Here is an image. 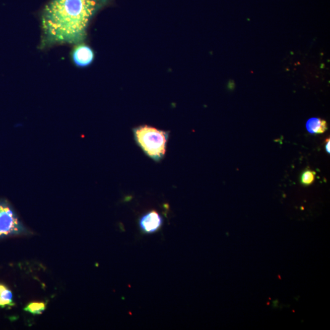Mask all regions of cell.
Instances as JSON below:
<instances>
[{
	"mask_svg": "<svg viewBox=\"0 0 330 330\" xmlns=\"http://www.w3.org/2000/svg\"><path fill=\"white\" fill-rule=\"evenodd\" d=\"M27 233L14 208L6 200H0V238Z\"/></svg>",
	"mask_w": 330,
	"mask_h": 330,
	"instance_id": "obj_3",
	"label": "cell"
},
{
	"mask_svg": "<svg viewBox=\"0 0 330 330\" xmlns=\"http://www.w3.org/2000/svg\"><path fill=\"white\" fill-rule=\"evenodd\" d=\"M46 309V304L44 302H32L28 304L25 311L33 314H41Z\"/></svg>",
	"mask_w": 330,
	"mask_h": 330,
	"instance_id": "obj_7",
	"label": "cell"
},
{
	"mask_svg": "<svg viewBox=\"0 0 330 330\" xmlns=\"http://www.w3.org/2000/svg\"><path fill=\"white\" fill-rule=\"evenodd\" d=\"M139 224L141 230L145 233H154L159 230L162 226L163 218L157 211L151 210L141 216Z\"/></svg>",
	"mask_w": 330,
	"mask_h": 330,
	"instance_id": "obj_5",
	"label": "cell"
},
{
	"mask_svg": "<svg viewBox=\"0 0 330 330\" xmlns=\"http://www.w3.org/2000/svg\"><path fill=\"white\" fill-rule=\"evenodd\" d=\"M71 57L76 66L83 67L90 65L93 62L94 54L90 47L83 43H79L76 44L72 50Z\"/></svg>",
	"mask_w": 330,
	"mask_h": 330,
	"instance_id": "obj_4",
	"label": "cell"
},
{
	"mask_svg": "<svg viewBox=\"0 0 330 330\" xmlns=\"http://www.w3.org/2000/svg\"><path fill=\"white\" fill-rule=\"evenodd\" d=\"M14 305V303H13V301L6 300L0 297V307L4 308L7 306H12Z\"/></svg>",
	"mask_w": 330,
	"mask_h": 330,
	"instance_id": "obj_10",
	"label": "cell"
},
{
	"mask_svg": "<svg viewBox=\"0 0 330 330\" xmlns=\"http://www.w3.org/2000/svg\"><path fill=\"white\" fill-rule=\"evenodd\" d=\"M7 287L6 286H4L3 284H0V294H1V293Z\"/></svg>",
	"mask_w": 330,
	"mask_h": 330,
	"instance_id": "obj_12",
	"label": "cell"
},
{
	"mask_svg": "<svg viewBox=\"0 0 330 330\" xmlns=\"http://www.w3.org/2000/svg\"><path fill=\"white\" fill-rule=\"evenodd\" d=\"M134 141L144 154L155 162L165 157L169 132L144 125L133 129Z\"/></svg>",
	"mask_w": 330,
	"mask_h": 330,
	"instance_id": "obj_2",
	"label": "cell"
},
{
	"mask_svg": "<svg viewBox=\"0 0 330 330\" xmlns=\"http://www.w3.org/2000/svg\"><path fill=\"white\" fill-rule=\"evenodd\" d=\"M306 129L311 133L321 134L328 129L326 121L320 118H311L306 123Z\"/></svg>",
	"mask_w": 330,
	"mask_h": 330,
	"instance_id": "obj_6",
	"label": "cell"
},
{
	"mask_svg": "<svg viewBox=\"0 0 330 330\" xmlns=\"http://www.w3.org/2000/svg\"><path fill=\"white\" fill-rule=\"evenodd\" d=\"M99 0H50L42 14V48L82 43Z\"/></svg>",
	"mask_w": 330,
	"mask_h": 330,
	"instance_id": "obj_1",
	"label": "cell"
},
{
	"mask_svg": "<svg viewBox=\"0 0 330 330\" xmlns=\"http://www.w3.org/2000/svg\"><path fill=\"white\" fill-rule=\"evenodd\" d=\"M0 297L6 300L12 301L13 295L12 292L6 288L0 294Z\"/></svg>",
	"mask_w": 330,
	"mask_h": 330,
	"instance_id": "obj_9",
	"label": "cell"
},
{
	"mask_svg": "<svg viewBox=\"0 0 330 330\" xmlns=\"http://www.w3.org/2000/svg\"><path fill=\"white\" fill-rule=\"evenodd\" d=\"M327 152L330 154V139H327V144L326 146Z\"/></svg>",
	"mask_w": 330,
	"mask_h": 330,
	"instance_id": "obj_11",
	"label": "cell"
},
{
	"mask_svg": "<svg viewBox=\"0 0 330 330\" xmlns=\"http://www.w3.org/2000/svg\"><path fill=\"white\" fill-rule=\"evenodd\" d=\"M316 175V172L313 171L306 170L301 177V182L303 184L308 186L313 183Z\"/></svg>",
	"mask_w": 330,
	"mask_h": 330,
	"instance_id": "obj_8",
	"label": "cell"
}]
</instances>
